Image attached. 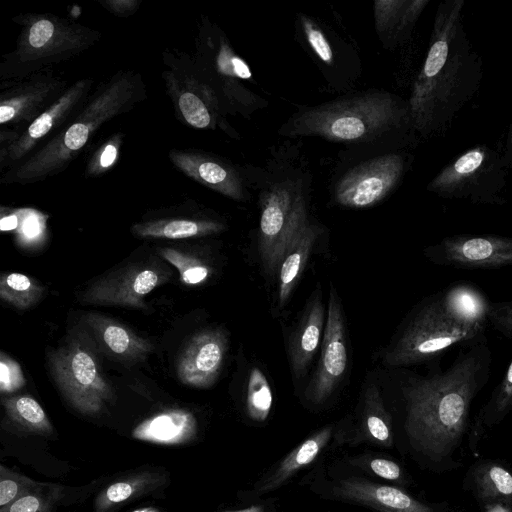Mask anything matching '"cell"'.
I'll list each match as a JSON object with an SVG mask.
<instances>
[{"mask_svg":"<svg viewBox=\"0 0 512 512\" xmlns=\"http://www.w3.org/2000/svg\"><path fill=\"white\" fill-rule=\"evenodd\" d=\"M16 108L13 105H1L0 107V122L5 123L13 118Z\"/></svg>","mask_w":512,"mask_h":512,"instance_id":"45","label":"cell"},{"mask_svg":"<svg viewBox=\"0 0 512 512\" xmlns=\"http://www.w3.org/2000/svg\"><path fill=\"white\" fill-rule=\"evenodd\" d=\"M223 229V224L214 221L179 219L137 224L133 227V232L140 237L182 239L206 236Z\"/></svg>","mask_w":512,"mask_h":512,"instance_id":"25","label":"cell"},{"mask_svg":"<svg viewBox=\"0 0 512 512\" xmlns=\"http://www.w3.org/2000/svg\"><path fill=\"white\" fill-rule=\"evenodd\" d=\"M301 485L320 499L376 512H435L404 488L371 479L338 458L322 460L304 474Z\"/></svg>","mask_w":512,"mask_h":512,"instance_id":"5","label":"cell"},{"mask_svg":"<svg viewBox=\"0 0 512 512\" xmlns=\"http://www.w3.org/2000/svg\"><path fill=\"white\" fill-rule=\"evenodd\" d=\"M179 108L185 120L196 128H206L211 117L204 103L193 93L185 92L179 98Z\"/></svg>","mask_w":512,"mask_h":512,"instance_id":"34","label":"cell"},{"mask_svg":"<svg viewBox=\"0 0 512 512\" xmlns=\"http://www.w3.org/2000/svg\"><path fill=\"white\" fill-rule=\"evenodd\" d=\"M132 512H160V511L155 507H143V508L134 510Z\"/></svg>","mask_w":512,"mask_h":512,"instance_id":"46","label":"cell"},{"mask_svg":"<svg viewBox=\"0 0 512 512\" xmlns=\"http://www.w3.org/2000/svg\"><path fill=\"white\" fill-rule=\"evenodd\" d=\"M405 120H410L408 104L388 93H366L308 108L293 118L287 133L359 143L374 139Z\"/></svg>","mask_w":512,"mask_h":512,"instance_id":"3","label":"cell"},{"mask_svg":"<svg viewBox=\"0 0 512 512\" xmlns=\"http://www.w3.org/2000/svg\"><path fill=\"white\" fill-rule=\"evenodd\" d=\"M324 318V306L320 294L317 293L290 340L291 367L297 378L305 374L319 347L321 338H323Z\"/></svg>","mask_w":512,"mask_h":512,"instance_id":"17","label":"cell"},{"mask_svg":"<svg viewBox=\"0 0 512 512\" xmlns=\"http://www.w3.org/2000/svg\"><path fill=\"white\" fill-rule=\"evenodd\" d=\"M475 483L482 499L490 502H512V474L504 467L487 463L475 473Z\"/></svg>","mask_w":512,"mask_h":512,"instance_id":"27","label":"cell"},{"mask_svg":"<svg viewBox=\"0 0 512 512\" xmlns=\"http://www.w3.org/2000/svg\"><path fill=\"white\" fill-rule=\"evenodd\" d=\"M159 254L179 271L180 279L186 285L201 284L211 274V268L205 262L190 254L172 248H162Z\"/></svg>","mask_w":512,"mask_h":512,"instance_id":"30","label":"cell"},{"mask_svg":"<svg viewBox=\"0 0 512 512\" xmlns=\"http://www.w3.org/2000/svg\"><path fill=\"white\" fill-rule=\"evenodd\" d=\"M59 494L56 489L45 493L38 487H32L12 503L0 509V512H48Z\"/></svg>","mask_w":512,"mask_h":512,"instance_id":"31","label":"cell"},{"mask_svg":"<svg viewBox=\"0 0 512 512\" xmlns=\"http://www.w3.org/2000/svg\"><path fill=\"white\" fill-rule=\"evenodd\" d=\"M300 20L304 36L310 48L323 63L330 65L333 62V51L323 31L314 21L306 16H301Z\"/></svg>","mask_w":512,"mask_h":512,"instance_id":"32","label":"cell"},{"mask_svg":"<svg viewBox=\"0 0 512 512\" xmlns=\"http://www.w3.org/2000/svg\"><path fill=\"white\" fill-rule=\"evenodd\" d=\"M196 420L185 410H169L142 422L134 437L156 443L175 444L189 441L196 434Z\"/></svg>","mask_w":512,"mask_h":512,"instance_id":"20","label":"cell"},{"mask_svg":"<svg viewBox=\"0 0 512 512\" xmlns=\"http://www.w3.org/2000/svg\"><path fill=\"white\" fill-rule=\"evenodd\" d=\"M347 447L367 446L380 450L396 445L393 419L375 384L365 390L356 417H347Z\"/></svg>","mask_w":512,"mask_h":512,"instance_id":"15","label":"cell"},{"mask_svg":"<svg viewBox=\"0 0 512 512\" xmlns=\"http://www.w3.org/2000/svg\"><path fill=\"white\" fill-rule=\"evenodd\" d=\"M487 321L508 339H512V301L489 302Z\"/></svg>","mask_w":512,"mask_h":512,"instance_id":"36","label":"cell"},{"mask_svg":"<svg viewBox=\"0 0 512 512\" xmlns=\"http://www.w3.org/2000/svg\"><path fill=\"white\" fill-rule=\"evenodd\" d=\"M170 276L171 271L158 262L132 264L96 281L81 299L87 303L143 309L145 296Z\"/></svg>","mask_w":512,"mask_h":512,"instance_id":"12","label":"cell"},{"mask_svg":"<svg viewBox=\"0 0 512 512\" xmlns=\"http://www.w3.org/2000/svg\"><path fill=\"white\" fill-rule=\"evenodd\" d=\"M116 155L117 150L115 146L112 144L107 145L100 158L101 166L104 168L109 167L115 161Z\"/></svg>","mask_w":512,"mask_h":512,"instance_id":"43","label":"cell"},{"mask_svg":"<svg viewBox=\"0 0 512 512\" xmlns=\"http://www.w3.org/2000/svg\"><path fill=\"white\" fill-rule=\"evenodd\" d=\"M405 162L401 154L390 153L355 166L336 185L337 203L349 208H367L377 204L399 183Z\"/></svg>","mask_w":512,"mask_h":512,"instance_id":"10","label":"cell"},{"mask_svg":"<svg viewBox=\"0 0 512 512\" xmlns=\"http://www.w3.org/2000/svg\"><path fill=\"white\" fill-rule=\"evenodd\" d=\"M441 298L446 310L460 322L485 326L489 301L473 286H453Z\"/></svg>","mask_w":512,"mask_h":512,"instance_id":"24","label":"cell"},{"mask_svg":"<svg viewBox=\"0 0 512 512\" xmlns=\"http://www.w3.org/2000/svg\"><path fill=\"white\" fill-rule=\"evenodd\" d=\"M69 102L68 98H63L49 112L43 113L29 127L28 134L31 139H37L45 135L53 124V119Z\"/></svg>","mask_w":512,"mask_h":512,"instance_id":"38","label":"cell"},{"mask_svg":"<svg viewBox=\"0 0 512 512\" xmlns=\"http://www.w3.org/2000/svg\"><path fill=\"white\" fill-rule=\"evenodd\" d=\"M512 178V122L491 142L476 145L444 166L428 183L439 197L503 205Z\"/></svg>","mask_w":512,"mask_h":512,"instance_id":"4","label":"cell"},{"mask_svg":"<svg viewBox=\"0 0 512 512\" xmlns=\"http://www.w3.org/2000/svg\"><path fill=\"white\" fill-rule=\"evenodd\" d=\"M227 347V335L221 329H206L195 334L177 362L180 381L196 388L212 386L222 368Z\"/></svg>","mask_w":512,"mask_h":512,"instance_id":"14","label":"cell"},{"mask_svg":"<svg viewBox=\"0 0 512 512\" xmlns=\"http://www.w3.org/2000/svg\"><path fill=\"white\" fill-rule=\"evenodd\" d=\"M166 478L159 472H140L111 483L97 496L93 512H111L119 505L158 489Z\"/></svg>","mask_w":512,"mask_h":512,"instance_id":"21","label":"cell"},{"mask_svg":"<svg viewBox=\"0 0 512 512\" xmlns=\"http://www.w3.org/2000/svg\"><path fill=\"white\" fill-rule=\"evenodd\" d=\"M347 432V418L315 430L271 465L247 490L241 491L239 498L243 502H251L271 496L333 451L347 447Z\"/></svg>","mask_w":512,"mask_h":512,"instance_id":"9","label":"cell"},{"mask_svg":"<svg viewBox=\"0 0 512 512\" xmlns=\"http://www.w3.org/2000/svg\"><path fill=\"white\" fill-rule=\"evenodd\" d=\"M465 0L439 3L429 49L408 102L410 121L423 137L445 135L480 90L483 61L464 23Z\"/></svg>","mask_w":512,"mask_h":512,"instance_id":"1","label":"cell"},{"mask_svg":"<svg viewBox=\"0 0 512 512\" xmlns=\"http://www.w3.org/2000/svg\"><path fill=\"white\" fill-rule=\"evenodd\" d=\"M44 287L21 273H6L0 279V297L18 309H28L39 301Z\"/></svg>","mask_w":512,"mask_h":512,"instance_id":"28","label":"cell"},{"mask_svg":"<svg viewBox=\"0 0 512 512\" xmlns=\"http://www.w3.org/2000/svg\"><path fill=\"white\" fill-rule=\"evenodd\" d=\"M484 328L457 320L439 295L418 310L384 355V362L399 367L430 360L455 344L480 338Z\"/></svg>","mask_w":512,"mask_h":512,"instance_id":"6","label":"cell"},{"mask_svg":"<svg viewBox=\"0 0 512 512\" xmlns=\"http://www.w3.org/2000/svg\"><path fill=\"white\" fill-rule=\"evenodd\" d=\"M347 368L345 326L339 298L330 289L326 323L318 366L304 391L311 408H321L331 398Z\"/></svg>","mask_w":512,"mask_h":512,"instance_id":"11","label":"cell"},{"mask_svg":"<svg viewBox=\"0 0 512 512\" xmlns=\"http://www.w3.org/2000/svg\"><path fill=\"white\" fill-rule=\"evenodd\" d=\"M2 404L11 422L34 434L49 435L52 425L41 405L32 397L21 395L3 397Z\"/></svg>","mask_w":512,"mask_h":512,"instance_id":"26","label":"cell"},{"mask_svg":"<svg viewBox=\"0 0 512 512\" xmlns=\"http://www.w3.org/2000/svg\"><path fill=\"white\" fill-rule=\"evenodd\" d=\"M43 233L41 219L36 215H27L20 224L19 238L24 245H33L40 241Z\"/></svg>","mask_w":512,"mask_h":512,"instance_id":"39","label":"cell"},{"mask_svg":"<svg viewBox=\"0 0 512 512\" xmlns=\"http://www.w3.org/2000/svg\"><path fill=\"white\" fill-rule=\"evenodd\" d=\"M512 409V360L497 386L494 390L491 400L487 405V410L494 419H500Z\"/></svg>","mask_w":512,"mask_h":512,"instance_id":"33","label":"cell"},{"mask_svg":"<svg viewBox=\"0 0 512 512\" xmlns=\"http://www.w3.org/2000/svg\"><path fill=\"white\" fill-rule=\"evenodd\" d=\"M178 165L189 175L235 200L244 199V190L238 175L221 164L191 156L175 158Z\"/></svg>","mask_w":512,"mask_h":512,"instance_id":"23","label":"cell"},{"mask_svg":"<svg viewBox=\"0 0 512 512\" xmlns=\"http://www.w3.org/2000/svg\"><path fill=\"white\" fill-rule=\"evenodd\" d=\"M90 128L85 123H75L65 133L64 145L69 150L80 149L87 141Z\"/></svg>","mask_w":512,"mask_h":512,"instance_id":"40","label":"cell"},{"mask_svg":"<svg viewBox=\"0 0 512 512\" xmlns=\"http://www.w3.org/2000/svg\"><path fill=\"white\" fill-rule=\"evenodd\" d=\"M86 323L105 350L121 360H143L153 349V345L147 339L111 318L88 314Z\"/></svg>","mask_w":512,"mask_h":512,"instance_id":"16","label":"cell"},{"mask_svg":"<svg viewBox=\"0 0 512 512\" xmlns=\"http://www.w3.org/2000/svg\"><path fill=\"white\" fill-rule=\"evenodd\" d=\"M25 378L20 365L4 352L0 354V389L10 393L22 388Z\"/></svg>","mask_w":512,"mask_h":512,"instance_id":"37","label":"cell"},{"mask_svg":"<svg viewBox=\"0 0 512 512\" xmlns=\"http://www.w3.org/2000/svg\"><path fill=\"white\" fill-rule=\"evenodd\" d=\"M429 0H377L374 2L375 27L384 41L396 44L412 31Z\"/></svg>","mask_w":512,"mask_h":512,"instance_id":"18","label":"cell"},{"mask_svg":"<svg viewBox=\"0 0 512 512\" xmlns=\"http://www.w3.org/2000/svg\"><path fill=\"white\" fill-rule=\"evenodd\" d=\"M280 500L276 496H268L259 500L244 502V505L223 512H278Z\"/></svg>","mask_w":512,"mask_h":512,"instance_id":"42","label":"cell"},{"mask_svg":"<svg viewBox=\"0 0 512 512\" xmlns=\"http://www.w3.org/2000/svg\"><path fill=\"white\" fill-rule=\"evenodd\" d=\"M491 353L478 338L445 371L412 381L403 389L404 437L419 457L440 461L462 436L469 408L486 383Z\"/></svg>","mask_w":512,"mask_h":512,"instance_id":"2","label":"cell"},{"mask_svg":"<svg viewBox=\"0 0 512 512\" xmlns=\"http://www.w3.org/2000/svg\"><path fill=\"white\" fill-rule=\"evenodd\" d=\"M54 380L79 412L96 415L112 401L113 390L102 374L98 356L84 337L69 340L49 356Z\"/></svg>","mask_w":512,"mask_h":512,"instance_id":"7","label":"cell"},{"mask_svg":"<svg viewBox=\"0 0 512 512\" xmlns=\"http://www.w3.org/2000/svg\"><path fill=\"white\" fill-rule=\"evenodd\" d=\"M54 25L48 20L36 22L30 29L29 43L34 48H41L52 38Z\"/></svg>","mask_w":512,"mask_h":512,"instance_id":"41","label":"cell"},{"mask_svg":"<svg viewBox=\"0 0 512 512\" xmlns=\"http://www.w3.org/2000/svg\"><path fill=\"white\" fill-rule=\"evenodd\" d=\"M344 465L371 479L404 488L409 475L397 460L383 452L365 450L338 458Z\"/></svg>","mask_w":512,"mask_h":512,"instance_id":"22","label":"cell"},{"mask_svg":"<svg viewBox=\"0 0 512 512\" xmlns=\"http://www.w3.org/2000/svg\"><path fill=\"white\" fill-rule=\"evenodd\" d=\"M273 395L267 378L256 367L251 369L245 398V414L253 424H263L270 416Z\"/></svg>","mask_w":512,"mask_h":512,"instance_id":"29","label":"cell"},{"mask_svg":"<svg viewBox=\"0 0 512 512\" xmlns=\"http://www.w3.org/2000/svg\"><path fill=\"white\" fill-rule=\"evenodd\" d=\"M18 218L16 215H10L3 217L0 222V228L2 231L13 230L18 226Z\"/></svg>","mask_w":512,"mask_h":512,"instance_id":"44","label":"cell"},{"mask_svg":"<svg viewBox=\"0 0 512 512\" xmlns=\"http://www.w3.org/2000/svg\"><path fill=\"white\" fill-rule=\"evenodd\" d=\"M445 266L493 269L512 265V238L499 235H453L427 252Z\"/></svg>","mask_w":512,"mask_h":512,"instance_id":"13","label":"cell"},{"mask_svg":"<svg viewBox=\"0 0 512 512\" xmlns=\"http://www.w3.org/2000/svg\"><path fill=\"white\" fill-rule=\"evenodd\" d=\"M318 235V226L307 221L290 242L278 271V299L281 306L287 302L297 284Z\"/></svg>","mask_w":512,"mask_h":512,"instance_id":"19","label":"cell"},{"mask_svg":"<svg viewBox=\"0 0 512 512\" xmlns=\"http://www.w3.org/2000/svg\"><path fill=\"white\" fill-rule=\"evenodd\" d=\"M36 483L18 474L11 473L1 467L0 479V507H6L26 490L32 488Z\"/></svg>","mask_w":512,"mask_h":512,"instance_id":"35","label":"cell"},{"mask_svg":"<svg viewBox=\"0 0 512 512\" xmlns=\"http://www.w3.org/2000/svg\"><path fill=\"white\" fill-rule=\"evenodd\" d=\"M308 221L299 182L283 181L261 197L258 252L265 274L279 271L283 256L300 228Z\"/></svg>","mask_w":512,"mask_h":512,"instance_id":"8","label":"cell"}]
</instances>
